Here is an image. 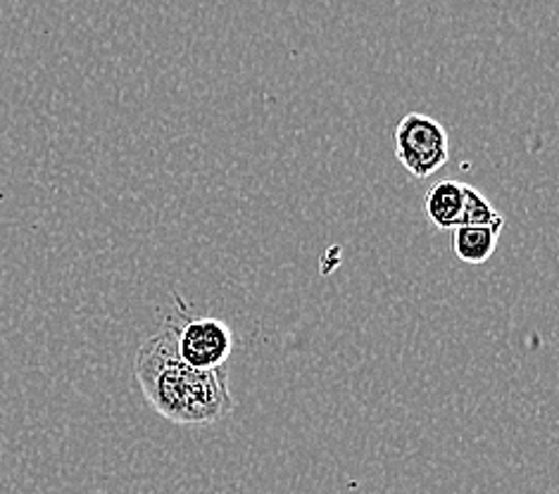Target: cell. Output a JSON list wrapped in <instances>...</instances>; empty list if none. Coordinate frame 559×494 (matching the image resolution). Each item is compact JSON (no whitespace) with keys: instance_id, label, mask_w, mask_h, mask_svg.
Wrapping results in <instances>:
<instances>
[{"instance_id":"6da1fadb","label":"cell","mask_w":559,"mask_h":494,"mask_svg":"<svg viewBox=\"0 0 559 494\" xmlns=\"http://www.w3.org/2000/svg\"><path fill=\"white\" fill-rule=\"evenodd\" d=\"M136 381L145 402L175 425H212L234 411L229 373L201 371L177 354L175 324L155 333L136 352Z\"/></svg>"},{"instance_id":"7a4b0ae2","label":"cell","mask_w":559,"mask_h":494,"mask_svg":"<svg viewBox=\"0 0 559 494\" xmlns=\"http://www.w3.org/2000/svg\"><path fill=\"white\" fill-rule=\"evenodd\" d=\"M395 157L415 179H429L450 159V138L438 119L409 112L395 129Z\"/></svg>"},{"instance_id":"3957f363","label":"cell","mask_w":559,"mask_h":494,"mask_svg":"<svg viewBox=\"0 0 559 494\" xmlns=\"http://www.w3.org/2000/svg\"><path fill=\"white\" fill-rule=\"evenodd\" d=\"M175 336L181 362L201 371L224 369L236 347L231 326L212 316H186L175 324Z\"/></svg>"},{"instance_id":"277c9868","label":"cell","mask_w":559,"mask_h":494,"mask_svg":"<svg viewBox=\"0 0 559 494\" xmlns=\"http://www.w3.org/2000/svg\"><path fill=\"white\" fill-rule=\"evenodd\" d=\"M424 212L438 231H455L462 226L464 183L452 179L438 181L424 197Z\"/></svg>"},{"instance_id":"5b68a950","label":"cell","mask_w":559,"mask_h":494,"mask_svg":"<svg viewBox=\"0 0 559 494\" xmlns=\"http://www.w3.org/2000/svg\"><path fill=\"white\" fill-rule=\"evenodd\" d=\"M500 233L502 229H492V226H457L452 231V252L464 264H486L498 248Z\"/></svg>"},{"instance_id":"8992f818","label":"cell","mask_w":559,"mask_h":494,"mask_svg":"<svg viewBox=\"0 0 559 494\" xmlns=\"http://www.w3.org/2000/svg\"><path fill=\"white\" fill-rule=\"evenodd\" d=\"M462 226H492V229H502L504 217L492 207V203L481 191H476L474 185L464 183Z\"/></svg>"}]
</instances>
